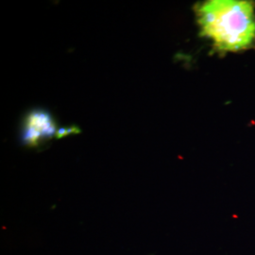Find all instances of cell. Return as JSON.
I'll return each mask as SVG.
<instances>
[{
	"label": "cell",
	"instance_id": "cell-1",
	"mask_svg": "<svg viewBox=\"0 0 255 255\" xmlns=\"http://www.w3.org/2000/svg\"><path fill=\"white\" fill-rule=\"evenodd\" d=\"M201 34L221 52L247 49L255 41L254 2L211 0L196 7Z\"/></svg>",
	"mask_w": 255,
	"mask_h": 255
},
{
	"label": "cell",
	"instance_id": "cell-2",
	"mask_svg": "<svg viewBox=\"0 0 255 255\" xmlns=\"http://www.w3.org/2000/svg\"><path fill=\"white\" fill-rule=\"evenodd\" d=\"M57 123L45 110H33L27 114L24 123L22 141L27 146H39L43 141L52 137H61Z\"/></svg>",
	"mask_w": 255,
	"mask_h": 255
}]
</instances>
